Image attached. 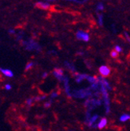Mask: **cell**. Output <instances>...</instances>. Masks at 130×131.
I'll list each match as a JSON object with an SVG mask.
<instances>
[{
  "mask_svg": "<svg viewBox=\"0 0 130 131\" xmlns=\"http://www.w3.org/2000/svg\"><path fill=\"white\" fill-rule=\"evenodd\" d=\"M76 37L77 39L82 40L84 42H88L89 40V34L83 31H78L76 34Z\"/></svg>",
  "mask_w": 130,
  "mask_h": 131,
  "instance_id": "6da1fadb",
  "label": "cell"
},
{
  "mask_svg": "<svg viewBox=\"0 0 130 131\" xmlns=\"http://www.w3.org/2000/svg\"><path fill=\"white\" fill-rule=\"evenodd\" d=\"M54 74L58 79H59V80H62V79H65V78L63 77V70H62V69H54Z\"/></svg>",
  "mask_w": 130,
  "mask_h": 131,
  "instance_id": "277c9868",
  "label": "cell"
},
{
  "mask_svg": "<svg viewBox=\"0 0 130 131\" xmlns=\"http://www.w3.org/2000/svg\"><path fill=\"white\" fill-rule=\"evenodd\" d=\"M44 106L46 107V108H48V107H50V102H46V103H45V105Z\"/></svg>",
  "mask_w": 130,
  "mask_h": 131,
  "instance_id": "e0dca14e",
  "label": "cell"
},
{
  "mask_svg": "<svg viewBox=\"0 0 130 131\" xmlns=\"http://www.w3.org/2000/svg\"><path fill=\"white\" fill-rule=\"evenodd\" d=\"M110 69L107 66H101L99 68V73L101 74L103 77H107L110 74Z\"/></svg>",
  "mask_w": 130,
  "mask_h": 131,
  "instance_id": "3957f363",
  "label": "cell"
},
{
  "mask_svg": "<svg viewBox=\"0 0 130 131\" xmlns=\"http://www.w3.org/2000/svg\"><path fill=\"white\" fill-rule=\"evenodd\" d=\"M35 7L39 8V9H42V10H48L50 7V5L47 3H42V2H38L35 4Z\"/></svg>",
  "mask_w": 130,
  "mask_h": 131,
  "instance_id": "5b68a950",
  "label": "cell"
},
{
  "mask_svg": "<svg viewBox=\"0 0 130 131\" xmlns=\"http://www.w3.org/2000/svg\"><path fill=\"white\" fill-rule=\"evenodd\" d=\"M115 50H116V51L119 54V53H121V51H122V49H121V46H116V47H115Z\"/></svg>",
  "mask_w": 130,
  "mask_h": 131,
  "instance_id": "4fadbf2b",
  "label": "cell"
},
{
  "mask_svg": "<svg viewBox=\"0 0 130 131\" xmlns=\"http://www.w3.org/2000/svg\"><path fill=\"white\" fill-rule=\"evenodd\" d=\"M97 118H98L97 115H94V116H93V117L90 118V119L88 121V124H89V126H92V125H93L94 122L97 121Z\"/></svg>",
  "mask_w": 130,
  "mask_h": 131,
  "instance_id": "ba28073f",
  "label": "cell"
},
{
  "mask_svg": "<svg viewBox=\"0 0 130 131\" xmlns=\"http://www.w3.org/2000/svg\"><path fill=\"white\" fill-rule=\"evenodd\" d=\"M97 8L98 10H104V5L102 3H99L97 5Z\"/></svg>",
  "mask_w": 130,
  "mask_h": 131,
  "instance_id": "5bb4252c",
  "label": "cell"
},
{
  "mask_svg": "<svg viewBox=\"0 0 130 131\" xmlns=\"http://www.w3.org/2000/svg\"><path fill=\"white\" fill-rule=\"evenodd\" d=\"M9 33H10V34H14V31H13V30H10V31H9Z\"/></svg>",
  "mask_w": 130,
  "mask_h": 131,
  "instance_id": "ffe728a7",
  "label": "cell"
},
{
  "mask_svg": "<svg viewBox=\"0 0 130 131\" xmlns=\"http://www.w3.org/2000/svg\"><path fill=\"white\" fill-rule=\"evenodd\" d=\"M118 53H117L116 50H112L111 51V53H110V55H111V57H112L113 58H117V57H118Z\"/></svg>",
  "mask_w": 130,
  "mask_h": 131,
  "instance_id": "30bf717a",
  "label": "cell"
},
{
  "mask_svg": "<svg viewBox=\"0 0 130 131\" xmlns=\"http://www.w3.org/2000/svg\"><path fill=\"white\" fill-rule=\"evenodd\" d=\"M33 100H34L33 98H30V99H28V100L26 101V104H27V105H30L31 104H32Z\"/></svg>",
  "mask_w": 130,
  "mask_h": 131,
  "instance_id": "9a60e30c",
  "label": "cell"
},
{
  "mask_svg": "<svg viewBox=\"0 0 130 131\" xmlns=\"http://www.w3.org/2000/svg\"><path fill=\"white\" fill-rule=\"evenodd\" d=\"M24 45L26 46V49L28 50H39L40 48H39L38 45L37 43H34V42H29V43H26V42H23Z\"/></svg>",
  "mask_w": 130,
  "mask_h": 131,
  "instance_id": "7a4b0ae2",
  "label": "cell"
},
{
  "mask_svg": "<svg viewBox=\"0 0 130 131\" xmlns=\"http://www.w3.org/2000/svg\"><path fill=\"white\" fill-rule=\"evenodd\" d=\"M58 96V94H56V93H53L51 95V98H55V97Z\"/></svg>",
  "mask_w": 130,
  "mask_h": 131,
  "instance_id": "d6986e66",
  "label": "cell"
},
{
  "mask_svg": "<svg viewBox=\"0 0 130 131\" xmlns=\"http://www.w3.org/2000/svg\"><path fill=\"white\" fill-rule=\"evenodd\" d=\"M46 76H47V73H45V74H44L42 75V78L44 79V78H46Z\"/></svg>",
  "mask_w": 130,
  "mask_h": 131,
  "instance_id": "44dd1931",
  "label": "cell"
},
{
  "mask_svg": "<svg viewBox=\"0 0 130 131\" xmlns=\"http://www.w3.org/2000/svg\"><path fill=\"white\" fill-rule=\"evenodd\" d=\"M0 71H1V72L3 73L4 75L7 76V77L11 78V77H13V76H14V74H13V72H12L11 70H10L0 68Z\"/></svg>",
  "mask_w": 130,
  "mask_h": 131,
  "instance_id": "8992f818",
  "label": "cell"
},
{
  "mask_svg": "<svg viewBox=\"0 0 130 131\" xmlns=\"http://www.w3.org/2000/svg\"><path fill=\"white\" fill-rule=\"evenodd\" d=\"M98 22H99L100 26H102L103 24V16L101 14H98Z\"/></svg>",
  "mask_w": 130,
  "mask_h": 131,
  "instance_id": "8fae6325",
  "label": "cell"
},
{
  "mask_svg": "<svg viewBox=\"0 0 130 131\" xmlns=\"http://www.w3.org/2000/svg\"><path fill=\"white\" fill-rule=\"evenodd\" d=\"M129 119H130V115L129 114H123V115H121V118H120V121L122 122H126Z\"/></svg>",
  "mask_w": 130,
  "mask_h": 131,
  "instance_id": "9c48e42d",
  "label": "cell"
},
{
  "mask_svg": "<svg viewBox=\"0 0 130 131\" xmlns=\"http://www.w3.org/2000/svg\"><path fill=\"white\" fill-rule=\"evenodd\" d=\"M34 66V62H28L26 64V70H30L31 67H32Z\"/></svg>",
  "mask_w": 130,
  "mask_h": 131,
  "instance_id": "7c38bea8",
  "label": "cell"
},
{
  "mask_svg": "<svg viewBox=\"0 0 130 131\" xmlns=\"http://www.w3.org/2000/svg\"><path fill=\"white\" fill-rule=\"evenodd\" d=\"M125 37H126V39H128V41H129V43H130V38L129 37V35H128L127 33H125Z\"/></svg>",
  "mask_w": 130,
  "mask_h": 131,
  "instance_id": "ac0fdd59",
  "label": "cell"
},
{
  "mask_svg": "<svg viewBox=\"0 0 130 131\" xmlns=\"http://www.w3.org/2000/svg\"><path fill=\"white\" fill-rule=\"evenodd\" d=\"M107 125V119L105 118H103L101 119V121L99 122V123L97 124V127L98 129H100V130H101V129H103L105 126Z\"/></svg>",
  "mask_w": 130,
  "mask_h": 131,
  "instance_id": "52a82bcc",
  "label": "cell"
},
{
  "mask_svg": "<svg viewBox=\"0 0 130 131\" xmlns=\"http://www.w3.org/2000/svg\"><path fill=\"white\" fill-rule=\"evenodd\" d=\"M5 89L6 90H9L11 89V86L9 85V84H7V85L5 86Z\"/></svg>",
  "mask_w": 130,
  "mask_h": 131,
  "instance_id": "2e32d148",
  "label": "cell"
}]
</instances>
